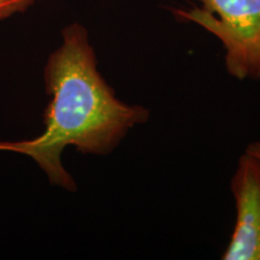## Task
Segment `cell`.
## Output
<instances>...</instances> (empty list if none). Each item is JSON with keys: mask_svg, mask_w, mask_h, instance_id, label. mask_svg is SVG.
<instances>
[{"mask_svg": "<svg viewBox=\"0 0 260 260\" xmlns=\"http://www.w3.org/2000/svg\"><path fill=\"white\" fill-rule=\"evenodd\" d=\"M44 82L51 96L45 130L30 140L0 141V151L27 155L52 186L76 191V182L61 162L64 149L73 146L82 154H110L130 130L148 122L151 111L117 98L98 69L89 32L80 23L61 30L60 46L45 65Z\"/></svg>", "mask_w": 260, "mask_h": 260, "instance_id": "6da1fadb", "label": "cell"}, {"mask_svg": "<svg viewBox=\"0 0 260 260\" xmlns=\"http://www.w3.org/2000/svg\"><path fill=\"white\" fill-rule=\"evenodd\" d=\"M200 6L174 10L214 35L224 51L226 73L239 81H260V0H198Z\"/></svg>", "mask_w": 260, "mask_h": 260, "instance_id": "7a4b0ae2", "label": "cell"}, {"mask_svg": "<svg viewBox=\"0 0 260 260\" xmlns=\"http://www.w3.org/2000/svg\"><path fill=\"white\" fill-rule=\"evenodd\" d=\"M236 223L223 260H260V159L243 152L230 181Z\"/></svg>", "mask_w": 260, "mask_h": 260, "instance_id": "3957f363", "label": "cell"}, {"mask_svg": "<svg viewBox=\"0 0 260 260\" xmlns=\"http://www.w3.org/2000/svg\"><path fill=\"white\" fill-rule=\"evenodd\" d=\"M34 3L35 0H0V21L23 14Z\"/></svg>", "mask_w": 260, "mask_h": 260, "instance_id": "277c9868", "label": "cell"}, {"mask_svg": "<svg viewBox=\"0 0 260 260\" xmlns=\"http://www.w3.org/2000/svg\"><path fill=\"white\" fill-rule=\"evenodd\" d=\"M245 152H247V153L254 155V157L260 159V141H259V140H258V141L251 142V144H249L246 147Z\"/></svg>", "mask_w": 260, "mask_h": 260, "instance_id": "5b68a950", "label": "cell"}]
</instances>
